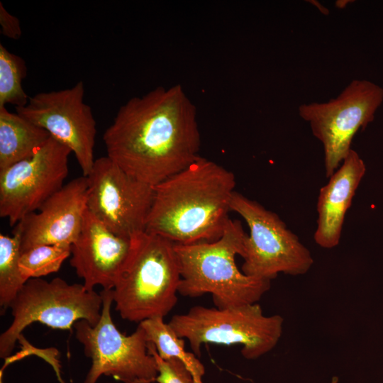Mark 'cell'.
I'll return each mask as SVG.
<instances>
[{"instance_id": "obj_1", "label": "cell", "mask_w": 383, "mask_h": 383, "mask_svg": "<svg viewBox=\"0 0 383 383\" xmlns=\"http://www.w3.org/2000/svg\"><path fill=\"white\" fill-rule=\"evenodd\" d=\"M196 115L179 84L133 97L104 133L106 156L131 176L154 187L200 156Z\"/></svg>"}, {"instance_id": "obj_2", "label": "cell", "mask_w": 383, "mask_h": 383, "mask_svg": "<svg viewBox=\"0 0 383 383\" xmlns=\"http://www.w3.org/2000/svg\"><path fill=\"white\" fill-rule=\"evenodd\" d=\"M235 187L232 172L199 156L153 187L145 231L175 244L215 241L229 219Z\"/></svg>"}, {"instance_id": "obj_3", "label": "cell", "mask_w": 383, "mask_h": 383, "mask_svg": "<svg viewBox=\"0 0 383 383\" xmlns=\"http://www.w3.org/2000/svg\"><path fill=\"white\" fill-rule=\"evenodd\" d=\"M247 236L240 221L229 218L215 241L174 243L181 275L178 293L189 297L211 294L218 309L257 303L271 281L248 276L238 268L235 256L243 257Z\"/></svg>"}, {"instance_id": "obj_4", "label": "cell", "mask_w": 383, "mask_h": 383, "mask_svg": "<svg viewBox=\"0 0 383 383\" xmlns=\"http://www.w3.org/2000/svg\"><path fill=\"white\" fill-rule=\"evenodd\" d=\"M181 279L174 243L146 231L132 238L129 255L113 289L123 319L140 323L164 318L177 302Z\"/></svg>"}, {"instance_id": "obj_5", "label": "cell", "mask_w": 383, "mask_h": 383, "mask_svg": "<svg viewBox=\"0 0 383 383\" xmlns=\"http://www.w3.org/2000/svg\"><path fill=\"white\" fill-rule=\"evenodd\" d=\"M168 323L178 337L188 340L198 357L203 344H239L243 357L255 360L277 345L284 318L278 314L264 315L257 303L228 309L198 305L173 316Z\"/></svg>"}, {"instance_id": "obj_6", "label": "cell", "mask_w": 383, "mask_h": 383, "mask_svg": "<svg viewBox=\"0 0 383 383\" xmlns=\"http://www.w3.org/2000/svg\"><path fill=\"white\" fill-rule=\"evenodd\" d=\"M103 306L101 293L83 284H68L60 277L29 279L9 305L13 320L0 335V357H8L22 331L38 322L53 329L69 330L79 320L95 326Z\"/></svg>"}, {"instance_id": "obj_7", "label": "cell", "mask_w": 383, "mask_h": 383, "mask_svg": "<svg viewBox=\"0 0 383 383\" xmlns=\"http://www.w3.org/2000/svg\"><path fill=\"white\" fill-rule=\"evenodd\" d=\"M101 318L94 326L87 321L74 324L75 337L83 345L91 366L84 383H96L101 375L112 376L123 383H152L159 374L157 364L149 352V339L138 324L129 335L121 333L111 314L113 289H102Z\"/></svg>"}, {"instance_id": "obj_8", "label": "cell", "mask_w": 383, "mask_h": 383, "mask_svg": "<svg viewBox=\"0 0 383 383\" xmlns=\"http://www.w3.org/2000/svg\"><path fill=\"white\" fill-rule=\"evenodd\" d=\"M231 211L238 213L250 229L242 257L244 274L271 281L279 273L296 276L311 269L310 251L277 213L235 191Z\"/></svg>"}, {"instance_id": "obj_9", "label": "cell", "mask_w": 383, "mask_h": 383, "mask_svg": "<svg viewBox=\"0 0 383 383\" xmlns=\"http://www.w3.org/2000/svg\"><path fill=\"white\" fill-rule=\"evenodd\" d=\"M383 101V89L367 80H353L335 99L300 105L299 116L322 143L326 175L329 177L351 150L360 128L374 120Z\"/></svg>"}, {"instance_id": "obj_10", "label": "cell", "mask_w": 383, "mask_h": 383, "mask_svg": "<svg viewBox=\"0 0 383 383\" xmlns=\"http://www.w3.org/2000/svg\"><path fill=\"white\" fill-rule=\"evenodd\" d=\"M87 177V208L99 221L128 238L145 231L152 186L131 176L107 156L95 160Z\"/></svg>"}, {"instance_id": "obj_11", "label": "cell", "mask_w": 383, "mask_h": 383, "mask_svg": "<svg viewBox=\"0 0 383 383\" xmlns=\"http://www.w3.org/2000/svg\"><path fill=\"white\" fill-rule=\"evenodd\" d=\"M71 152L50 136L30 157L0 170V216L13 226L38 211L64 186Z\"/></svg>"}, {"instance_id": "obj_12", "label": "cell", "mask_w": 383, "mask_h": 383, "mask_svg": "<svg viewBox=\"0 0 383 383\" xmlns=\"http://www.w3.org/2000/svg\"><path fill=\"white\" fill-rule=\"evenodd\" d=\"M84 84L58 91L40 92L24 106L16 108L20 116L45 129L50 136L70 149L87 177L94 163L96 121L84 102Z\"/></svg>"}, {"instance_id": "obj_13", "label": "cell", "mask_w": 383, "mask_h": 383, "mask_svg": "<svg viewBox=\"0 0 383 383\" xmlns=\"http://www.w3.org/2000/svg\"><path fill=\"white\" fill-rule=\"evenodd\" d=\"M87 177L75 178L50 196L38 211L24 217L21 252L52 245L71 247L77 240L87 210Z\"/></svg>"}, {"instance_id": "obj_14", "label": "cell", "mask_w": 383, "mask_h": 383, "mask_svg": "<svg viewBox=\"0 0 383 383\" xmlns=\"http://www.w3.org/2000/svg\"><path fill=\"white\" fill-rule=\"evenodd\" d=\"M132 238L118 235L87 208L79 234L71 245L70 265L87 290L113 289L131 249Z\"/></svg>"}, {"instance_id": "obj_15", "label": "cell", "mask_w": 383, "mask_h": 383, "mask_svg": "<svg viewBox=\"0 0 383 383\" xmlns=\"http://www.w3.org/2000/svg\"><path fill=\"white\" fill-rule=\"evenodd\" d=\"M366 167L358 153L351 149L340 167L320 189L316 204L317 226L313 238L326 249L336 247L340 240L347 211L365 173Z\"/></svg>"}, {"instance_id": "obj_16", "label": "cell", "mask_w": 383, "mask_h": 383, "mask_svg": "<svg viewBox=\"0 0 383 383\" xmlns=\"http://www.w3.org/2000/svg\"><path fill=\"white\" fill-rule=\"evenodd\" d=\"M50 137L45 129L0 107V170L30 157Z\"/></svg>"}, {"instance_id": "obj_17", "label": "cell", "mask_w": 383, "mask_h": 383, "mask_svg": "<svg viewBox=\"0 0 383 383\" xmlns=\"http://www.w3.org/2000/svg\"><path fill=\"white\" fill-rule=\"evenodd\" d=\"M139 324L146 332L149 341L155 345L157 353L162 359H178L191 373L194 383H204V365L194 353L185 350L184 339L176 335L169 323L164 321V318H149Z\"/></svg>"}, {"instance_id": "obj_18", "label": "cell", "mask_w": 383, "mask_h": 383, "mask_svg": "<svg viewBox=\"0 0 383 383\" xmlns=\"http://www.w3.org/2000/svg\"><path fill=\"white\" fill-rule=\"evenodd\" d=\"M23 228L18 222L11 236L0 234V306L5 311L28 281L19 267Z\"/></svg>"}, {"instance_id": "obj_19", "label": "cell", "mask_w": 383, "mask_h": 383, "mask_svg": "<svg viewBox=\"0 0 383 383\" xmlns=\"http://www.w3.org/2000/svg\"><path fill=\"white\" fill-rule=\"evenodd\" d=\"M26 74L25 60L0 43V107L8 104L15 108L27 104L30 97L22 86Z\"/></svg>"}, {"instance_id": "obj_20", "label": "cell", "mask_w": 383, "mask_h": 383, "mask_svg": "<svg viewBox=\"0 0 383 383\" xmlns=\"http://www.w3.org/2000/svg\"><path fill=\"white\" fill-rule=\"evenodd\" d=\"M71 255V247L42 245L21 252L19 267L26 279L57 272Z\"/></svg>"}, {"instance_id": "obj_21", "label": "cell", "mask_w": 383, "mask_h": 383, "mask_svg": "<svg viewBox=\"0 0 383 383\" xmlns=\"http://www.w3.org/2000/svg\"><path fill=\"white\" fill-rule=\"evenodd\" d=\"M149 352L154 356L157 364L158 383H194L191 373L184 365L177 358L162 359L157 353L155 345L149 342Z\"/></svg>"}, {"instance_id": "obj_22", "label": "cell", "mask_w": 383, "mask_h": 383, "mask_svg": "<svg viewBox=\"0 0 383 383\" xmlns=\"http://www.w3.org/2000/svg\"><path fill=\"white\" fill-rule=\"evenodd\" d=\"M1 33L5 37L13 40L19 39L22 35L19 19L9 13L3 4L0 3Z\"/></svg>"}, {"instance_id": "obj_23", "label": "cell", "mask_w": 383, "mask_h": 383, "mask_svg": "<svg viewBox=\"0 0 383 383\" xmlns=\"http://www.w3.org/2000/svg\"><path fill=\"white\" fill-rule=\"evenodd\" d=\"M338 378L336 377H334L332 379L331 383H338Z\"/></svg>"}]
</instances>
